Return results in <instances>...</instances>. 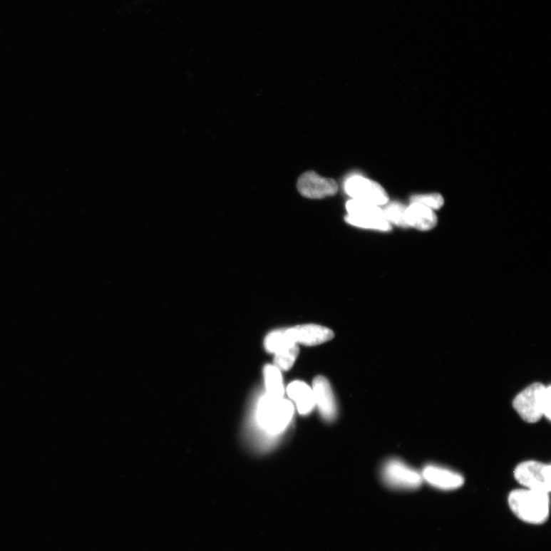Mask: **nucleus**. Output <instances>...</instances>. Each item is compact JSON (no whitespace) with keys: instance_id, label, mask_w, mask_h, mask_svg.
Wrapping results in <instances>:
<instances>
[{"instance_id":"f257e3e1","label":"nucleus","mask_w":551,"mask_h":551,"mask_svg":"<svg viewBox=\"0 0 551 551\" xmlns=\"http://www.w3.org/2000/svg\"><path fill=\"white\" fill-rule=\"evenodd\" d=\"M292 403L284 398L268 396L259 399L249 418L248 426L261 428L270 435L282 433L293 418Z\"/></svg>"},{"instance_id":"f03ea898","label":"nucleus","mask_w":551,"mask_h":551,"mask_svg":"<svg viewBox=\"0 0 551 551\" xmlns=\"http://www.w3.org/2000/svg\"><path fill=\"white\" fill-rule=\"evenodd\" d=\"M508 502L513 514L525 523L539 525L548 519L549 493L524 488L511 492Z\"/></svg>"},{"instance_id":"7ed1b4c3","label":"nucleus","mask_w":551,"mask_h":551,"mask_svg":"<svg viewBox=\"0 0 551 551\" xmlns=\"http://www.w3.org/2000/svg\"><path fill=\"white\" fill-rule=\"evenodd\" d=\"M513 407L525 421L536 423L551 417V387L535 383L520 392L513 401Z\"/></svg>"},{"instance_id":"20e7f679","label":"nucleus","mask_w":551,"mask_h":551,"mask_svg":"<svg viewBox=\"0 0 551 551\" xmlns=\"http://www.w3.org/2000/svg\"><path fill=\"white\" fill-rule=\"evenodd\" d=\"M344 189L351 200L379 207L386 205L389 202L387 192L380 184L361 175L349 176L345 181Z\"/></svg>"},{"instance_id":"39448f33","label":"nucleus","mask_w":551,"mask_h":551,"mask_svg":"<svg viewBox=\"0 0 551 551\" xmlns=\"http://www.w3.org/2000/svg\"><path fill=\"white\" fill-rule=\"evenodd\" d=\"M515 480L528 490L550 493L551 466L537 461L520 463L514 472Z\"/></svg>"},{"instance_id":"423d86ee","label":"nucleus","mask_w":551,"mask_h":551,"mask_svg":"<svg viewBox=\"0 0 551 551\" xmlns=\"http://www.w3.org/2000/svg\"><path fill=\"white\" fill-rule=\"evenodd\" d=\"M382 478L387 485L401 490H416L423 482L421 473L398 460H390L384 465Z\"/></svg>"},{"instance_id":"0eeeda50","label":"nucleus","mask_w":551,"mask_h":551,"mask_svg":"<svg viewBox=\"0 0 551 551\" xmlns=\"http://www.w3.org/2000/svg\"><path fill=\"white\" fill-rule=\"evenodd\" d=\"M297 189L308 199L320 200L336 195L339 188L334 180L321 177L314 171H309L300 176Z\"/></svg>"},{"instance_id":"6e6552de","label":"nucleus","mask_w":551,"mask_h":551,"mask_svg":"<svg viewBox=\"0 0 551 551\" xmlns=\"http://www.w3.org/2000/svg\"><path fill=\"white\" fill-rule=\"evenodd\" d=\"M289 339L295 344L315 346L330 341L334 332L330 329L315 324L297 326L286 329Z\"/></svg>"},{"instance_id":"1a4fd4ad","label":"nucleus","mask_w":551,"mask_h":551,"mask_svg":"<svg viewBox=\"0 0 551 551\" xmlns=\"http://www.w3.org/2000/svg\"><path fill=\"white\" fill-rule=\"evenodd\" d=\"M313 392L321 417L327 422L334 421L336 418L337 407L328 380L324 377H316L313 383Z\"/></svg>"},{"instance_id":"9d476101","label":"nucleus","mask_w":551,"mask_h":551,"mask_svg":"<svg viewBox=\"0 0 551 551\" xmlns=\"http://www.w3.org/2000/svg\"><path fill=\"white\" fill-rule=\"evenodd\" d=\"M421 475L423 481L441 490H457L464 484L460 474L436 465L425 467Z\"/></svg>"},{"instance_id":"9b49d317","label":"nucleus","mask_w":551,"mask_h":551,"mask_svg":"<svg viewBox=\"0 0 551 551\" xmlns=\"http://www.w3.org/2000/svg\"><path fill=\"white\" fill-rule=\"evenodd\" d=\"M405 220L408 227L421 232H428L438 225V218L430 207L418 202H411L406 207Z\"/></svg>"},{"instance_id":"f8f14e48","label":"nucleus","mask_w":551,"mask_h":551,"mask_svg":"<svg viewBox=\"0 0 551 551\" xmlns=\"http://www.w3.org/2000/svg\"><path fill=\"white\" fill-rule=\"evenodd\" d=\"M288 396L297 404L301 414H307L314 409L316 403L313 390L302 381H294L287 388Z\"/></svg>"},{"instance_id":"ddd939ff","label":"nucleus","mask_w":551,"mask_h":551,"mask_svg":"<svg viewBox=\"0 0 551 551\" xmlns=\"http://www.w3.org/2000/svg\"><path fill=\"white\" fill-rule=\"evenodd\" d=\"M264 379L267 394L269 397L283 398L284 386L282 372L275 366L267 365L264 367Z\"/></svg>"},{"instance_id":"4468645a","label":"nucleus","mask_w":551,"mask_h":551,"mask_svg":"<svg viewBox=\"0 0 551 551\" xmlns=\"http://www.w3.org/2000/svg\"><path fill=\"white\" fill-rule=\"evenodd\" d=\"M346 210L348 215L353 217L386 218L381 207L354 200H351L347 202Z\"/></svg>"},{"instance_id":"2eb2a0df","label":"nucleus","mask_w":551,"mask_h":551,"mask_svg":"<svg viewBox=\"0 0 551 551\" xmlns=\"http://www.w3.org/2000/svg\"><path fill=\"white\" fill-rule=\"evenodd\" d=\"M346 222L351 225L366 230H376L381 232H389L391 230V224L386 218L356 217L350 215L346 217Z\"/></svg>"},{"instance_id":"dca6fc26","label":"nucleus","mask_w":551,"mask_h":551,"mask_svg":"<svg viewBox=\"0 0 551 551\" xmlns=\"http://www.w3.org/2000/svg\"><path fill=\"white\" fill-rule=\"evenodd\" d=\"M293 345H295V343L289 339L286 329L272 331L267 336L264 340L266 350L269 353H273V354Z\"/></svg>"},{"instance_id":"f3484780","label":"nucleus","mask_w":551,"mask_h":551,"mask_svg":"<svg viewBox=\"0 0 551 551\" xmlns=\"http://www.w3.org/2000/svg\"><path fill=\"white\" fill-rule=\"evenodd\" d=\"M299 349L295 344L279 351L274 354V366L280 371H288L294 365Z\"/></svg>"},{"instance_id":"a211bd4d","label":"nucleus","mask_w":551,"mask_h":551,"mask_svg":"<svg viewBox=\"0 0 551 551\" xmlns=\"http://www.w3.org/2000/svg\"><path fill=\"white\" fill-rule=\"evenodd\" d=\"M386 205V207H384L383 212L386 220L390 224L401 227H407L406 220H405L407 206L400 202H391Z\"/></svg>"},{"instance_id":"6ab92c4d","label":"nucleus","mask_w":551,"mask_h":551,"mask_svg":"<svg viewBox=\"0 0 551 551\" xmlns=\"http://www.w3.org/2000/svg\"><path fill=\"white\" fill-rule=\"evenodd\" d=\"M411 202L421 203L435 211L443 207L444 199L439 193H427L413 195L411 197Z\"/></svg>"}]
</instances>
